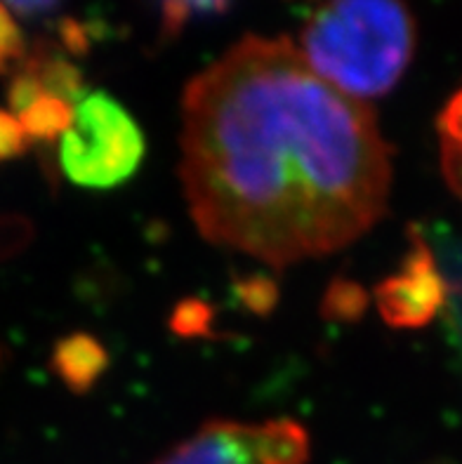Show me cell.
Wrapping results in <instances>:
<instances>
[{"instance_id":"obj_1","label":"cell","mask_w":462,"mask_h":464,"mask_svg":"<svg viewBox=\"0 0 462 464\" xmlns=\"http://www.w3.org/2000/svg\"><path fill=\"white\" fill-rule=\"evenodd\" d=\"M180 177L203 238L290 266L385 218L392 147L288 38L246 35L184 88Z\"/></svg>"},{"instance_id":"obj_2","label":"cell","mask_w":462,"mask_h":464,"mask_svg":"<svg viewBox=\"0 0 462 464\" xmlns=\"http://www.w3.org/2000/svg\"><path fill=\"white\" fill-rule=\"evenodd\" d=\"M416 43L404 0H326L300 31L298 53L330 88L366 102L397 88Z\"/></svg>"},{"instance_id":"obj_3","label":"cell","mask_w":462,"mask_h":464,"mask_svg":"<svg viewBox=\"0 0 462 464\" xmlns=\"http://www.w3.org/2000/svg\"><path fill=\"white\" fill-rule=\"evenodd\" d=\"M59 141V168L66 179L97 191L128 182L147 153L135 116L104 90L85 92Z\"/></svg>"},{"instance_id":"obj_4","label":"cell","mask_w":462,"mask_h":464,"mask_svg":"<svg viewBox=\"0 0 462 464\" xmlns=\"http://www.w3.org/2000/svg\"><path fill=\"white\" fill-rule=\"evenodd\" d=\"M410 246L397 274L373 290L382 321L397 330H420L439 316L448 302V281L437 266L428 241L410 227Z\"/></svg>"},{"instance_id":"obj_5","label":"cell","mask_w":462,"mask_h":464,"mask_svg":"<svg viewBox=\"0 0 462 464\" xmlns=\"http://www.w3.org/2000/svg\"><path fill=\"white\" fill-rule=\"evenodd\" d=\"M153 464H262L255 443V424L208 420Z\"/></svg>"},{"instance_id":"obj_6","label":"cell","mask_w":462,"mask_h":464,"mask_svg":"<svg viewBox=\"0 0 462 464\" xmlns=\"http://www.w3.org/2000/svg\"><path fill=\"white\" fill-rule=\"evenodd\" d=\"M50 371L71 394L85 396L109 371V352L93 333H69L54 342Z\"/></svg>"},{"instance_id":"obj_7","label":"cell","mask_w":462,"mask_h":464,"mask_svg":"<svg viewBox=\"0 0 462 464\" xmlns=\"http://www.w3.org/2000/svg\"><path fill=\"white\" fill-rule=\"evenodd\" d=\"M255 443L262 464H307L311 439L295 420H270L255 424Z\"/></svg>"},{"instance_id":"obj_8","label":"cell","mask_w":462,"mask_h":464,"mask_svg":"<svg viewBox=\"0 0 462 464\" xmlns=\"http://www.w3.org/2000/svg\"><path fill=\"white\" fill-rule=\"evenodd\" d=\"M74 109L76 106L53 94H38L17 113V121L29 141L41 144L47 156V151H53L54 141L62 140L74 123Z\"/></svg>"},{"instance_id":"obj_9","label":"cell","mask_w":462,"mask_h":464,"mask_svg":"<svg viewBox=\"0 0 462 464\" xmlns=\"http://www.w3.org/2000/svg\"><path fill=\"white\" fill-rule=\"evenodd\" d=\"M437 128L441 135V165L446 182L462 200V88L446 102Z\"/></svg>"},{"instance_id":"obj_10","label":"cell","mask_w":462,"mask_h":464,"mask_svg":"<svg viewBox=\"0 0 462 464\" xmlns=\"http://www.w3.org/2000/svg\"><path fill=\"white\" fill-rule=\"evenodd\" d=\"M370 295L361 283L345 276H335L328 283L321 297V316L335 324H357L369 312Z\"/></svg>"},{"instance_id":"obj_11","label":"cell","mask_w":462,"mask_h":464,"mask_svg":"<svg viewBox=\"0 0 462 464\" xmlns=\"http://www.w3.org/2000/svg\"><path fill=\"white\" fill-rule=\"evenodd\" d=\"M231 0H158L161 10V35L177 38L196 19L222 14Z\"/></svg>"},{"instance_id":"obj_12","label":"cell","mask_w":462,"mask_h":464,"mask_svg":"<svg viewBox=\"0 0 462 464\" xmlns=\"http://www.w3.org/2000/svg\"><path fill=\"white\" fill-rule=\"evenodd\" d=\"M170 330L184 340L215 337V309L201 297H184L170 314Z\"/></svg>"},{"instance_id":"obj_13","label":"cell","mask_w":462,"mask_h":464,"mask_svg":"<svg viewBox=\"0 0 462 464\" xmlns=\"http://www.w3.org/2000/svg\"><path fill=\"white\" fill-rule=\"evenodd\" d=\"M234 293L241 306L255 316H270L279 304V285H276L274 278L264 276V274L236 278Z\"/></svg>"},{"instance_id":"obj_14","label":"cell","mask_w":462,"mask_h":464,"mask_svg":"<svg viewBox=\"0 0 462 464\" xmlns=\"http://www.w3.org/2000/svg\"><path fill=\"white\" fill-rule=\"evenodd\" d=\"M35 227L22 212H0V262L22 255L34 243Z\"/></svg>"},{"instance_id":"obj_15","label":"cell","mask_w":462,"mask_h":464,"mask_svg":"<svg viewBox=\"0 0 462 464\" xmlns=\"http://www.w3.org/2000/svg\"><path fill=\"white\" fill-rule=\"evenodd\" d=\"M29 53L26 38H24L19 24L15 22L12 12L0 5V76L15 73Z\"/></svg>"},{"instance_id":"obj_16","label":"cell","mask_w":462,"mask_h":464,"mask_svg":"<svg viewBox=\"0 0 462 464\" xmlns=\"http://www.w3.org/2000/svg\"><path fill=\"white\" fill-rule=\"evenodd\" d=\"M31 141L24 132L22 123L12 111L0 109V165L12 163V160L22 159L24 153L29 151Z\"/></svg>"},{"instance_id":"obj_17","label":"cell","mask_w":462,"mask_h":464,"mask_svg":"<svg viewBox=\"0 0 462 464\" xmlns=\"http://www.w3.org/2000/svg\"><path fill=\"white\" fill-rule=\"evenodd\" d=\"M62 0H0V5H5L10 12H17L22 17H35L53 12Z\"/></svg>"},{"instance_id":"obj_18","label":"cell","mask_w":462,"mask_h":464,"mask_svg":"<svg viewBox=\"0 0 462 464\" xmlns=\"http://www.w3.org/2000/svg\"><path fill=\"white\" fill-rule=\"evenodd\" d=\"M3 363H5V352H3V347H0V368H3Z\"/></svg>"}]
</instances>
